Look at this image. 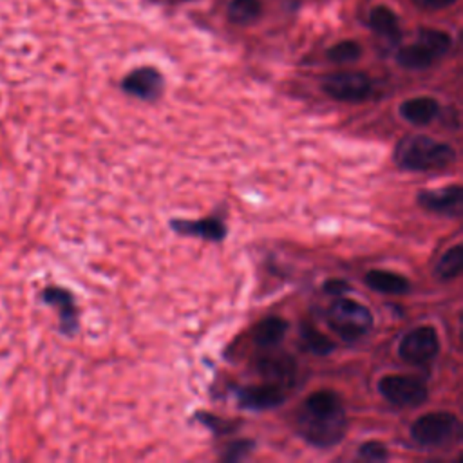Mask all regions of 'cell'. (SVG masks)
<instances>
[{"instance_id":"3957f363","label":"cell","mask_w":463,"mask_h":463,"mask_svg":"<svg viewBox=\"0 0 463 463\" xmlns=\"http://www.w3.org/2000/svg\"><path fill=\"white\" fill-rule=\"evenodd\" d=\"M327 324L340 338L347 342H356L371 331L374 320L367 306L340 295L329 306Z\"/></svg>"},{"instance_id":"7c38bea8","label":"cell","mask_w":463,"mask_h":463,"mask_svg":"<svg viewBox=\"0 0 463 463\" xmlns=\"http://www.w3.org/2000/svg\"><path fill=\"white\" fill-rule=\"evenodd\" d=\"M257 371L264 376L266 382L279 383L286 389L295 378L297 364L291 354L275 351V353H268L257 360Z\"/></svg>"},{"instance_id":"7402d4cb","label":"cell","mask_w":463,"mask_h":463,"mask_svg":"<svg viewBox=\"0 0 463 463\" xmlns=\"http://www.w3.org/2000/svg\"><path fill=\"white\" fill-rule=\"evenodd\" d=\"M260 14V0H232L228 18L233 24H250Z\"/></svg>"},{"instance_id":"9c48e42d","label":"cell","mask_w":463,"mask_h":463,"mask_svg":"<svg viewBox=\"0 0 463 463\" xmlns=\"http://www.w3.org/2000/svg\"><path fill=\"white\" fill-rule=\"evenodd\" d=\"M237 403L248 411H268L279 407L286 400L284 387L273 382H264L257 385H244L235 389Z\"/></svg>"},{"instance_id":"6da1fadb","label":"cell","mask_w":463,"mask_h":463,"mask_svg":"<svg viewBox=\"0 0 463 463\" xmlns=\"http://www.w3.org/2000/svg\"><path fill=\"white\" fill-rule=\"evenodd\" d=\"M297 430L317 449L338 445L347 430V414L340 396L333 391L311 392L297 411Z\"/></svg>"},{"instance_id":"8fae6325","label":"cell","mask_w":463,"mask_h":463,"mask_svg":"<svg viewBox=\"0 0 463 463\" xmlns=\"http://www.w3.org/2000/svg\"><path fill=\"white\" fill-rule=\"evenodd\" d=\"M121 87L130 96L152 101L157 99L163 90V76L154 67H139L125 76Z\"/></svg>"},{"instance_id":"44dd1931","label":"cell","mask_w":463,"mask_h":463,"mask_svg":"<svg viewBox=\"0 0 463 463\" xmlns=\"http://www.w3.org/2000/svg\"><path fill=\"white\" fill-rule=\"evenodd\" d=\"M418 43H421L436 60L450 49V36L436 29H421L418 33Z\"/></svg>"},{"instance_id":"cb8c5ba5","label":"cell","mask_w":463,"mask_h":463,"mask_svg":"<svg viewBox=\"0 0 463 463\" xmlns=\"http://www.w3.org/2000/svg\"><path fill=\"white\" fill-rule=\"evenodd\" d=\"M358 456L365 461H385L389 459V450L382 441L369 439L358 447Z\"/></svg>"},{"instance_id":"484cf974","label":"cell","mask_w":463,"mask_h":463,"mask_svg":"<svg viewBox=\"0 0 463 463\" xmlns=\"http://www.w3.org/2000/svg\"><path fill=\"white\" fill-rule=\"evenodd\" d=\"M201 420V423H204L212 432L222 436V434H228V432H233L241 423H233V421H228L224 418H217L213 414H208V412H199L197 414Z\"/></svg>"},{"instance_id":"5b68a950","label":"cell","mask_w":463,"mask_h":463,"mask_svg":"<svg viewBox=\"0 0 463 463\" xmlns=\"http://www.w3.org/2000/svg\"><path fill=\"white\" fill-rule=\"evenodd\" d=\"M378 392L391 405L400 409L420 407L429 398V389L423 380L407 374H385L376 383Z\"/></svg>"},{"instance_id":"ba28073f","label":"cell","mask_w":463,"mask_h":463,"mask_svg":"<svg viewBox=\"0 0 463 463\" xmlns=\"http://www.w3.org/2000/svg\"><path fill=\"white\" fill-rule=\"evenodd\" d=\"M416 201L421 208L445 217H459L463 213V188L459 184L441 186L439 190H421Z\"/></svg>"},{"instance_id":"d6986e66","label":"cell","mask_w":463,"mask_h":463,"mask_svg":"<svg viewBox=\"0 0 463 463\" xmlns=\"http://www.w3.org/2000/svg\"><path fill=\"white\" fill-rule=\"evenodd\" d=\"M396 60L402 67L405 69H412V71H420V69H427L434 63V56L418 42L411 43V45H405L398 51L396 54Z\"/></svg>"},{"instance_id":"ffe728a7","label":"cell","mask_w":463,"mask_h":463,"mask_svg":"<svg viewBox=\"0 0 463 463\" xmlns=\"http://www.w3.org/2000/svg\"><path fill=\"white\" fill-rule=\"evenodd\" d=\"M461 268H463V246L454 244L439 257L434 271L441 280H452L459 277Z\"/></svg>"},{"instance_id":"4316f807","label":"cell","mask_w":463,"mask_h":463,"mask_svg":"<svg viewBox=\"0 0 463 463\" xmlns=\"http://www.w3.org/2000/svg\"><path fill=\"white\" fill-rule=\"evenodd\" d=\"M324 291H326V293H329V295H336V297H340V295H344V293H347V291H349V284H347L345 280L333 279V280H327V282L324 284Z\"/></svg>"},{"instance_id":"4fadbf2b","label":"cell","mask_w":463,"mask_h":463,"mask_svg":"<svg viewBox=\"0 0 463 463\" xmlns=\"http://www.w3.org/2000/svg\"><path fill=\"white\" fill-rule=\"evenodd\" d=\"M170 228L179 235L199 237V239L212 241V242L222 241L228 233L224 221L219 217H204V219H195V221L174 219V221H170Z\"/></svg>"},{"instance_id":"277c9868","label":"cell","mask_w":463,"mask_h":463,"mask_svg":"<svg viewBox=\"0 0 463 463\" xmlns=\"http://www.w3.org/2000/svg\"><path fill=\"white\" fill-rule=\"evenodd\" d=\"M461 423L454 412L432 411L414 420L411 425V438L420 447L436 449L459 439Z\"/></svg>"},{"instance_id":"8992f818","label":"cell","mask_w":463,"mask_h":463,"mask_svg":"<svg viewBox=\"0 0 463 463\" xmlns=\"http://www.w3.org/2000/svg\"><path fill=\"white\" fill-rule=\"evenodd\" d=\"M439 353V336L432 326H418L411 329L398 345V354L405 364L425 365Z\"/></svg>"},{"instance_id":"d4e9b609","label":"cell","mask_w":463,"mask_h":463,"mask_svg":"<svg viewBox=\"0 0 463 463\" xmlns=\"http://www.w3.org/2000/svg\"><path fill=\"white\" fill-rule=\"evenodd\" d=\"M253 447H255V441L253 439H235V441H232L226 449H224V452H222V459L224 461H239V459H244L251 450H253Z\"/></svg>"},{"instance_id":"7a4b0ae2","label":"cell","mask_w":463,"mask_h":463,"mask_svg":"<svg viewBox=\"0 0 463 463\" xmlns=\"http://www.w3.org/2000/svg\"><path fill=\"white\" fill-rule=\"evenodd\" d=\"M456 161V150L423 134L405 136L396 143L394 163L405 172H439Z\"/></svg>"},{"instance_id":"30bf717a","label":"cell","mask_w":463,"mask_h":463,"mask_svg":"<svg viewBox=\"0 0 463 463\" xmlns=\"http://www.w3.org/2000/svg\"><path fill=\"white\" fill-rule=\"evenodd\" d=\"M42 300L58 311L60 331L63 335H74L78 331V307L74 295L61 286H45L42 291Z\"/></svg>"},{"instance_id":"5bb4252c","label":"cell","mask_w":463,"mask_h":463,"mask_svg":"<svg viewBox=\"0 0 463 463\" xmlns=\"http://www.w3.org/2000/svg\"><path fill=\"white\" fill-rule=\"evenodd\" d=\"M439 112V105L434 98L430 96H418V98H409L400 105V116L414 125V127H423L434 121V118Z\"/></svg>"},{"instance_id":"52a82bcc","label":"cell","mask_w":463,"mask_h":463,"mask_svg":"<svg viewBox=\"0 0 463 463\" xmlns=\"http://www.w3.org/2000/svg\"><path fill=\"white\" fill-rule=\"evenodd\" d=\"M322 90L333 99L358 103L369 98L373 83L364 72H335L324 78Z\"/></svg>"},{"instance_id":"2e32d148","label":"cell","mask_w":463,"mask_h":463,"mask_svg":"<svg viewBox=\"0 0 463 463\" xmlns=\"http://www.w3.org/2000/svg\"><path fill=\"white\" fill-rule=\"evenodd\" d=\"M288 322L280 317H266L253 327V342L260 349H275L286 336Z\"/></svg>"},{"instance_id":"9a60e30c","label":"cell","mask_w":463,"mask_h":463,"mask_svg":"<svg viewBox=\"0 0 463 463\" xmlns=\"http://www.w3.org/2000/svg\"><path fill=\"white\" fill-rule=\"evenodd\" d=\"M364 280L373 291L385 295H405L411 288L409 280L403 275L389 269H369Z\"/></svg>"},{"instance_id":"603a6c76","label":"cell","mask_w":463,"mask_h":463,"mask_svg":"<svg viewBox=\"0 0 463 463\" xmlns=\"http://www.w3.org/2000/svg\"><path fill=\"white\" fill-rule=\"evenodd\" d=\"M362 54V49L356 42L353 40H344V42H338L336 45H333L329 51H327V58L335 63H347V61H354L358 60V56Z\"/></svg>"},{"instance_id":"83f0119b","label":"cell","mask_w":463,"mask_h":463,"mask_svg":"<svg viewBox=\"0 0 463 463\" xmlns=\"http://www.w3.org/2000/svg\"><path fill=\"white\" fill-rule=\"evenodd\" d=\"M456 0H423V4H427L429 7H434V9H441V7H449L452 5Z\"/></svg>"},{"instance_id":"ac0fdd59","label":"cell","mask_w":463,"mask_h":463,"mask_svg":"<svg viewBox=\"0 0 463 463\" xmlns=\"http://www.w3.org/2000/svg\"><path fill=\"white\" fill-rule=\"evenodd\" d=\"M298 335H300V340H302V344L306 345V349L311 351L313 354L326 356V354H329V353L335 351L333 340H331L327 335L320 333V331H318L313 324H309V322H302V324H300Z\"/></svg>"},{"instance_id":"e0dca14e","label":"cell","mask_w":463,"mask_h":463,"mask_svg":"<svg viewBox=\"0 0 463 463\" xmlns=\"http://www.w3.org/2000/svg\"><path fill=\"white\" fill-rule=\"evenodd\" d=\"M369 25L371 29L383 36V38H389V40H396L398 34H400V29H398V18L396 14L385 7V5H378L371 11L369 14Z\"/></svg>"}]
</instances>
